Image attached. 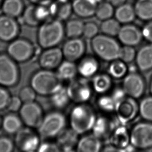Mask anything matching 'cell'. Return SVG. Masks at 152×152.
<instances>
[{
  "label": "cell",
  "instance_id": "cell-16",
  "mask_svg": "<svg viewBox=\"0 0 152 152\" xmlns=\"http://www.w3.org/2000/svg\"><path fill=\"white\" fill-rule=\"evenodd\" d=\"M50 14V11L45 6L30 5L26 8L23 20L28 26L34 27L45 20Z\"/></svg>",
  "mask_w": 152,
  "mask_h": 152
},
{
  "label": "cell",
  "instance_id": "cell-44",
  "mask_svg": "<svg viewBox=\"0 0 152 152\" xmlns=\"http://www.w3.org/2000/svg\"><path fill=\"white\" fill-rule=\"evenodd\" d=\"M15 143L7 137H0V152H11L14 149Z\"/></svg>",
  "mask_w": 152,
  "mask_h": 152
},
{
  "label": "cell",
  "instance_id": "cell-23",
  "mask_svg": "<svg viewBox=\"0 0 152 152\" xmlns=\"http://www.w3.org/2000/svg\"><path fill=\"white\" fill-rule=\"evenodd\" d=\"M98 5L97 0H74L72 10L78 16L87 18L95 15Z\"/></svg>",
  "mask_w": 152,
  "mask_h": 152
},
{
  "label": "cell",
  "instance_id": "cell-48",
  "mask_svg": "<svg viewBox=\"0 0 152 152\" xmlns=\"http://www.w3.org/2000/svg\"><path fill=\"white\" fill-rule=\"evenodd\" d=\"M142 35L147 41L152 43V21L144 26L142 31Z\"/></svg>",
  "mask_w": 152,
  "mask_h": 152
},
{
  "label": "cell",
  "instance_id": "cell-46",
  "mask_svg": "<svg viewBox=\"0 0 152 152\" xmlns=\"http://www.w3.org/2000/svg\"><path fill=\"white\" fill-rule=\"evenodd\" d=\"M37 151L40 152H61L56 143L45 141L41 143Z\"/></svg>",
  "mask_w": 152,
  "mask_h": 152
},
{
  "label": "cell",
  "instance_id": "cell-50",
  "mask_svg": "<svg viewBox=\"0 0 152 152\" xmlns=\"http://www.w3.org/2000/svg\"><path fill=\"white\" fill-rule=\"evenodd\" d=\"M126 0H110V3L113 6L118 7L123 4H125Z\"/></svg>",
  "mask_w": 152,
  "mask_h": 152
},
{
  "label": "cell",
  "instance_id": "cell-9",
  "mask_svg": "<svg viewBox=\"0 0 152 152\" xmlns=\"http://www.w3.org/2000/svg\"><path fill=\"white\" fill-rule=\"evenodd\" d=\"M7 54L15 61L23 63L29 61L35 53L34 46L25 39H17L11 41L7 49Z\"/></svg>",
  "mask_w": 152,
  "mask_h": 152
},
{
  "label": "cell",
  "instance_id": "cell-38",
  "mask_svg": "<svg viewBox=\"0 0 152 152\" xmlns=\"http://www.w3.org/2000/svg\"><path fill=\"white\" fill-rule=\"evenodd\" d=\"M139 111L143 118L152 122V97H146L142 100L139 107Z\"/></svg>",
  "mask_w": 152,
  "mask_h": 152
},
{
  "label": "cell",
  "instance_id": "cell-12",
  "mask_svg": "<svg viewBox=\"0 0 152 152\" xmlns=\"http://www.w3.org/2000/svg\"><path fill=\"white\" fill-rule=\"evenodd\" d=\"M134 99L132 97L126 96L116 102L115 112L117 119L122 124L132 121L137 115L139 107Z\"/></svg>",
  "mask_w": 152,
  "mask_h": 152
},
{
  "label": "cell",
  "instance_id": "cell-4",
  "mask_svg": "<svg viewBox=\"0 0 152 152\" xmlns=\"http://www.w3.org/2000/svg\"><path fill=\"white\" fill-rule=\"evenodd\" d=\"M91 46L96 56L103 61L110 62L119 59L121 47L112 37L98 34L91 39Z\"/></svg>",
  "mask_w": 152,
  "mask_h": 152
},
{
  "label": "cell",
  "instance_id": "cell-42",
  "mask_svg": "<svg viewBox=\"0 0 152 152\" xmlns=\"http://www.w3.org/2000/svg\"><path fill=\"white\" fill-rule=\"evenodd\" d=\"M99 28L95 23L88 22L84 23L83 35L88 39H93L98 35Z\"/></svg>",
  "mask_w": 152,
  "mask_h": 152
},
{
  "label": "cell",
  "instance_id": "cell-24",
  "mask_svg": "<svg viewBox=\"0 0 152 152\" xmlns=\"http://www.w3.org/2000/svg\"><path fill=\"white\" fill-rule=\"evenodd\" d=\"M100 139L93 134L83 136L79 139L76 151L78 152H99L102 150V144Z\"/></svg>",
  "mask_w": 152,
  "mask_h": 152
},
{
  "label": "cell",
  "instance_id": "cell-28",
  "mask_svg": "<svg viewBox=\"0 0 152 152\" xmlns=\"http://www.w3.org/2000/svg\"><path fill=\"white\" fill-rule=\"evenodd\" d=\"M57 73L63 80H70L76 77L78 74L77 64L75 62L65 60L58 67Z\"/></svg>",
  "mask_w": 152,
  "mask_h": 152
},
{
  "label": "cell",
  "instance_id": "cell-13",
  "mask_svg": "<svg viewBox=\"0 0 152 152\" xmlns=\"http://www.w3.org/2000/svg\"><path fill=\"white\" fill-rule=\"evenodd\" d=\"M122 88L127 96L137 99L144 93V80L139 74L135 72L130 73L124 77Z\"/></svg>",
  "mask_w": 152,
  "mask_h": 152
},
{
  "label": "cell",
  "instance_id": "cell-26",
  "mask_svg": "<svg viewBox=\"0 0 152 152\" xmlns=\"http://www.w3.org/2000/svg\"><path fill=\"white\" fill-rule=\"evenodd\" d=\"M138 68L142 71L152 69V45L143 46L139 50L136 56Z\"/></svg>",
  "mask_w": 152,
  "mask_h": 152
},
{
  "label": "cell",
  "instance_id": "cell-31",
  "mask_svg": "<svg viewBox=\"0 0 152 152\" xmlns=\"http://www.w3.org/2000/svg\"><path fill=\"white\" fill-rule=\"evenodd\" d=\"M127 71L126 64L119 59L110 62L107 68V73L112 77V78L116 79H119L125 77Z\"/></svg>",
  "mask_w": 152,
  "mask_h": 152
},
{
  "label": "cell",
  "instance_id": "cell-52",
  "mask_svg": "<svg viewBox=\"0 0 152 152\" xmlns=\"http://www.w3.org/2000/svg\"><path fill=\"white\" fill-rule=\"evenodd\" d=\"M150 90L151 93H152V80H151V82L150 88Z\"/></svg>",
  "mask_w": 152,
  "mask_h": 152
},
{
  "label": "cell",
  "instance_id": "cell-1",
  "mask_svg": "<svg viewBox=\"0 0 152 152\" xmlns=\"http://www.w3.org/2000/svg\"><path fill=\"white\" fill-rule=\"evenodd\" d=\"M63 81L53 70L42 69L31 76L30 84L37 95L50 96L64 87Z\"/></svg>",
  "mask_w": 152,
  "mask_h": 152
},
{
  "label": "cell",
  "instance_id": "cell-2",
  "mask_svg": "<svg viewBox=\"0 0 152 152\" xmlns=\"http://www.w3.org/2000/svg\"><path fill=\"white\" fill-rule=\"evenodd\" d=\"M97 116L95 110L90 105L85 103L76 104L70 112V128L79 135L91 131Z\"/></svg>",
  "mask_w": 152,
  "mask_h": 152
},
{
  "label": "cell",
  "instance_id": "cell-30",
  "mask_svg": "<svg viewBox=\"0 0 152 152\" xmlns=\"http://www.w3.org/2000/svg\"><path fill=\"white\" fill-rule=\"evenodd\" d=\"M50 103L55 109L62 110L68 107L71 100L69 96L66 87L62 88L50 96Z\"/></svg>",
  "mask_w": 152,
  "mask_h": 152
},
{
  "label": "cell",
  "instance_id": "cell-22",
  "mask_svg": "<svg viewBox=\"0 0 152 152\" xmlns=\"http://www.w3.org/2000/svg\"><path fill=\"white\" fill-rule=\"evenodd\" d=\"M115 127L113 121L107 116H98L91 130L92 134L102 140L109 138Z\"/></svg>",
  "mask_w": 152,
  "mask_h": 152
},
{
  "label": "cell",
  "instance_id": "cell-19",
  "mask_svg": "<svg viewBox=\"0 0 152 152\" xmlns=\"http://www.w3.org/2000/svg\"><path fill=\"white\" fill-rule=\"evenodd\" d=\"M77 67L80 77L88 79L92 78L98 73L100 64L97 58L91 55L84 56L79 60Z\"/></svg>",
  "mask_w": 152,
  "mask_h": 152
},
{
  "label": "cell",
  "instance_id": "cell-17",
  "mask_svg": "<svg viewBox=\"0 0 152 152\" xmlns=\"http://www.w3.org/2000/svg\"><path fill=\"white\" fill-rule=\"evenodd\" d=\"M79 134L70 128H65L56 137V144L61 152H70L76 151L79 140Z\"/></svg>",
  "mask_w": 152,
  "mask_h": 152
},
{
  "label": "cell",
  "instance_id": "cell-36",
  "mask_svg": "<svg viewBox=\"0 0 152 152\" xmlns=\"http://www.w3.org/2000/svg\"><path fill=\"white\" fill-rule=\"evenodd\" d=\"M119 21L114 19L110 18L103 21L100 29L103 34L110 37L116 36L121 29Z\"/></svg>",
  "mask_w": 152,
  "mask_h": 152
},
{
  "label": "cell",
  "instance_id": "cell-20",
  "mask_svg": "<svg viewBox=\"0 0 152 152\" xmlns=\"http://www.w3.org/2000/svg\"><path fill=\"white\" fill-rule=\"evenodd\" d=\"M109 144L117 148L119 152L124 151L130 143V133L124 126H117L108 138Z\"/></svg>",
  "mask_w": 152,
  "mask_h": 152
},
{
  "label": "cell",
  "instance_id": "cell-10",
  "mask_svg": "<svg viewBox=\"0 0 152 152\" xmlns=\"http://www.w3.org/2000/svg\"><path fill=\"white\" fill-rule=\"evenodd\" d=\"M130 143L134 148L146 149L152 147V123H140L130 132Z\"/></svg>",
  "mask_w": 152,
  "mask_h": 152
},
{
  "label": "cell",
  "instance_id": "cell-15",
  "mask_svg": "<svg viewBox=\"0 0 152 152\" xmlns=\"http://www.w3.org/2000/svg\"><path fill=\"white\" fill-rule=\"evenodd\" d=\"M39 58V64L42 69L53 70L57 69L62 62L64 57L61 48L54 47L44 49Z\"/></svg>",
  "mask_w": 152,
  "mask_h": 152
},
{
  "label": "cell",
  "instance_id": "cell-7",
  "mask_svg": "<svg viewBox=\"0 0 152 152\" xmlns=\"http://www.w3.org/2000/svg\"><path fill=\"white\" fill-rule=\"evenodd\" d=\"M66 88L71 101L76 104L87 102L92 97L94 91L88 79L82 77L70 80Z\"/></svg>",
  "mask_w": 152,
  "mask_h": 152
},
{
  "label": "cell",
  "instance_id": "cell-39",
  "mask_svg": "<svg viewBox=\"0 0 152 152\" xmlns=\"http://www.w3.org/2000/svg\"><path fill=\"white\" fill-rule=\"evenodd\" d=\"M136 53L133 46L124 45L121 48L119 59L126 64L132 62L136 58Z\"/></svg>",
  "mask_w": 152,
  "mask_h": 152
},
{
  "label": "cell",
  "instance_id": "cell-35",
  "mask_svg": "<svg viewBox=\"0 0 152 152\" xmlns=\"http://www.w3.org/2000/svg\"><path fill=\"white\" fill-rule=\"evenodd\" d=\"M84 26V23L82 21L71 20L66 25L65 33L69 38L80 37L83 35Z\"/></svg>",
  "mask_w": 152,
  "mask_h": 152
},
{
  "label": "cell",
  "instance_id": "cell-51",
  "mask_svg": "<svg viewBox=\"0 0 152 152\" xmlns=\"http://www.w3.org/2000/svg\"><path fill=\"white\" fill-rule=\"evenodd\" d=\"M30 1L33 3H39V2H44L46 0H30Z\"/></svg>",
  "mask_w": 152,
  "mask_h": 152
},
{
  "label": "cell",
  "instance_id": "cell-21",
  "mask_svg": "<svg viewBox=\"0 0 152 152\" xmlns=\"http://www.w3.org/2000/svg\"><path fill=\"white\" fill-rule=\"evenodd\" d=\"M142 33L137 27L132 25H126L121 27L117 37L124 45L134 46L138 45L142 40Z\"/></svg>",
  "mask_w": 152,
  "mask_h": 152
},
{
  "label": "cell",
  "instance_id": "cell-40",
  "mask_svg": "<svg viewBox=\"0 0 152 152\" xmlns=\"http://www.w3.org/2000/svg\"><path fill=\"white\" fill-rule=\"evenodd\" d=\"M37 95L34 89L30 85V86H25L21 89L18 96L24 103L35 101Z\"/></svg>",
  "mask_w": 152,
  "mask_h": 152
},
{
  "label": "cell",
  "instance_id": "cell-34",
  "mask_svg": "<svg viewBox=\"0 0 152 152\" xmlns=\"http://www.w3.org/2000/svg\"><path fill=\"white\" fill-rule=\"evenodd\" d=\"M98 109L105 113H111L115 112L116 102L111 95L107 94L100 95L96 101Z\"/></svg>",
  "mask_w": 152,
  "mask_h": 152
},
{
  "label": "cell",
  "instance_id": "cell-43",
  "mask_svg": "<svg viewBox=\"0 0 152 152\" xmlns=\"http://www.w3.org/2000/svg\"><path fill=\"white\" fill-rule=\"evenodd\" d=\"M11 96L5 87L0 85V111L7 109Z\"/></svg>",
  "mask_w": 152,
  "mask_h": 152
},
{
  "label": "cell",
  "instance_id": "cell-6",
  "mask_svg": "<svg viewBox=\"0 0 152 152\" xmlns=\"http://www.w3.org/2000/svg\"><path fill=\"white\" fill-rule=\"evenodd\" d=\"M17 62L8 54H0V85L5 87L16 86L20 79Z\"/></svg>",
  "mask_w": 152,
  "mask_h": 152
},
{
  "label": "cell",
  "instance_id": "cell-47",
  "mask_svg": "<svg viewBox=\"0 0 152 152\" xmlns=\"http://www.w3.org/2000/svg\"><path fill=\"white\" fill-rule=\"evenodd\" d=\"M111 95L115 102H117V101L121 100L124 97H125L126 96H127L125 92L124 91L123 88L120 87H116L114 89Z\"/></svg>",
  "mask_w": 152,
  "mask_h": 152
},
{
  "label": "cell",
  "instance_id": "cell-14",
  "mask_svg": "<svg viewBox=\"0 0 152 152\" xmlns=\"http://www.w3.org/2000/svg\"><path fill=\"white\" fill-rule=\"evenodd\" d=\"M61 50L65 60L75 62L84 56L86 44L80 37L70 38L64 43Z\"/></svg>",
  "mask_w": 152,
  "mask_h": 152
},
{
  "label": "cell",
  "instance_id": "cell-53",
  "mask_svg": "<svg viewBox=\"0 0 152 152\" xmlns=\"http://www.w3.org/2000/svg\"><path fill=\"white\" fill-rule=\"evenodd\" d=\"M1 125H2V119L0 117V127H1Z\"/></svg>",
  "mask_w": 152,
  "mask_h": 152
},
{
  "label": "cell",
  "instance_id": "cell-49",
  "mask_svg": "<svg viewBox=\"0 0 152 152\" xmlns=\"http://www.w3.org/2000/svg\"><path fill=\"white\" fill-rule=\"evenodd\" d=\"M102 151L103 152H119V151L115 147L111 145L110 144L107 145V146H105L104 148H102Z\"/></svg>",
  "mask_w": 152,
  "mask_h": 152
},
{
  "label": "cell",
  "instance_id": "cell-5",
  "mask_svg": "<svg viewBox=\"0 0 152 152\" xmlns=\"http://www.w3.org/2000/svg\"><path fill=\"white\" fill-rule=\"evenodd\" d=\"M66 119L63 113L58 111H52L44 115L37 132L44 139L56 138L66 128Z\"/></svg>",
  "mask_w": 152,
  "mask_h": 152
},
{
  "label": "cell",
  "instance_id": "cell-29",
  "mask_svg": "<svg viewBox=\"0 0 152 152\" xmlns=\"http://www.w3.org/2000/svg\"><path fill=\"white\" fill-rule=\"evenodd\" d=\"M134 8L130 4H124L117 7L115 12L116 19L119 23H127L134 20L136 16Z\"/></svg>",
  "mask_w": 152,
  "mask_h": 152
},
{
  "label": "cell",
  "instance_id": "cell-41",
  "mask_svg": "<svg viewBox=\"0 0 152 152\" xmlns=\"http://www.w3.org/2000/svg\"><path fill=\"white\" fill-rule=\"evenodd\" d=\"M72 10V5L66 3L62 4L58 8L55 7V12L56 13L59 20H65L69 17Z\"/></svg>",
  "mask_w": 152,
  "mask_h": 152
},
{
  "label": "cell",
  "instance_id": "cell-32",
  "mask_svg": "<svg viewBox=\"0 0 152 152\" xmlns=\"http://www.w3.org/2000/svg\"><path fill=\"white\" fill-rule=\"evenodd\" d=\"M23 8V4L21 0H5L2 7L5 15L12 18L19 16Z\"/></svg>",
  "mask_w": 152,
  "mask_h": 152
},
{
  "label": "cell",
  "instance_id": "cell-27",
  "mask_svg": "<svg viewBox=\"0 0 152 152\" xmlns=\"http://www.w3.org/2000/svg\"><path fill=\"white\" fill-rule=\"evenodd\" d=\"M23 124L19 115L10 112L2 119L1 127L7 134H15L23 127Z\"/></svg>",
  "mask_w": 152,
  "mask_h": 152
},
{
  "label": "cell",
  "instance_id": "cell-18",
  "mask_svg": "<svg viewBox=\"0 0 152 152\" xmlns=\"http://www.w3.org/2000/svg\"><path fill=\"white\" fill-rule=\"evenodd\" d=\"M18 33V25L14 18L5 15L0 16V40L12 41Z\"/></svg>",
  "mask_w": 152,
  "mask_h": 152
},
{
  "label": "cell",
  "instance_id": "cell-33",
  "mask_svg": "<svg viewBox=\"0 0 152 152\" xmlns=\"http://www.w3.org/2000/svg\"><path fill=\"white\" fill-rule=\"evenodd\" d=\"M134 10L136 14L142 20L152 19V0H138Z\"/></svg>",
  "mask_w": 152,
  "mask_h": 152
},
{
  "label": "cell",
  "instance_id": "cell-8",
  "mask_svg": "<svg viewBox=\"0 0 152 152\" xmlns=\"http://www.w3.org/2000/svg\"><path fill=\"white\" fill-rule=\"evenodd\" d=\"M15 145L18 149L25 152L37 151L41 144V137L32 128L23 127L15 134Z\"/></svg>",
  "mask_w": 152,
  "mask_h": 152
},
{
  "label": "cell",
  "instance_id": "cell-54",
  "mask_svg": "<svg viewBox=\"0 0 152 152\" xmlns=\"http://www.w3.org/2000/svg\"><path fill=\"white\" fill-rule=\"evenodd\" d=\"M1 0H0V2H1Z\"/></svg>",
  "mask_w": 152,
  "mask_h": 152
},
{
  "label": "cell",
  "instance_id": "cell-3",
  "mask_svg": "<svg viewBox=\"0 0 152 152\" xmlns=\"http://www.w3.org/2000/svg\"><path fill=\"white\" fill-rule=\"evenodd\" d=\"M65 29L59 19L51 20L44 23L37 31V41L44 49L57 47L61 43Z\"/></svg>",
  "mask_w": 152,
  "mask_h": 152
},
{
  "label": "cell",
  "instance_id": "cell-37",
  "mask_svg": "<svg viewBox=\"0 0 152 152\" xmlns=\"http://www.w3.org/2000/svg\"><path fill=\"white\" fill-rule=\"evenodd\" d=\"M114 14V8L110 2H102L98 4L95 15L97 18L104 21L111 18Z\"/></svg>",
  "mask_w": 152,
  "mask_h": 152
},
{
  "label": "cell",
  "instance_id": "cell-25",
  "mask_svg": "<svg viewBox=\"0 0 152 152\" xmlns=\"http://www.w3.org/2000/svg\"><path fill=\"white\" fill-rule=\"evenodd\" d=\"M92 78L91 84L93 91L99 95L107 94L112 88V78L108 73H98Z\"/></svg>",
  "mask_w": 152,
  "mask_h": 152
},
{
  "label": "cell",
  "instance_id": "cell-45",
  "mask_svg": "<svg viewBox=\"0 0 152 152\" xmlns=\"http://www.w3.org/2000/svg\"><path fill=\"white\" fill-rule=\"evenodd\" d=\"M23 103L19 96H11L7 107V109H8V111H10V112L12 113L19 112Z\"/></svg>",
  "mask_w": 152,
  "mask_h": 152
},
{
  "label": "cell",
  "instance_id": "cell-11",
  "mask_svg": "<svg viewBox=\"0 0 152 152\" xmlns=\"http://www.w3.org/2000/svg\"><path fill=\"white\" fill-rule=\"evenodd\" d=\"M23 124L28 127L37 128L43 119V110L35 101L23 103L19 111Z\"/></svg>",
  "mask_w": 152,
  "mask_h": 152
}]
</instances>
